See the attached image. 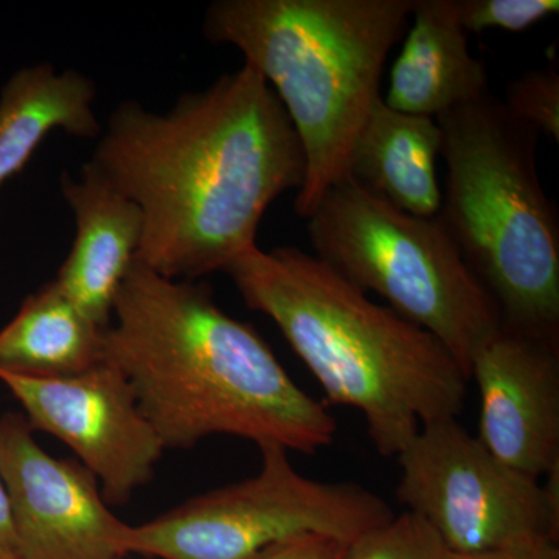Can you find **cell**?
Segmentation results:
<instances>
[{
    "mask_svg": "<svg viewBox=\"0 0 559 559\" xmlns=\"http://www.w3.org/2000/svg\"><path fill=\"white\" fill-rule=\"evenodd\" d=\"M60 183L75 221V238L55 282L108 329L114 300L142 245V213L90 164L79 176L62 173Z\"/></svg>",
    "mask_w": 559,
    "mask_h": 559,
    "instance_id": "obj_12",
    "label": "cell"
},
{
    "mask_svg": "<svg viewBox=\"0 0 559 559\" xmlns=\"http://www.w3.org/2000/svg\"><path fill=\"white\" fill-rule=\"evenodd\" d=\"M95 100L94 81L79 70L49 62L16 70L0 91V189L24 170L51 132L100 138Z\"/></svg>",
    "mask_w": 559,
    "mask_h": 559,
    "instance_id": "obj_15",
    "label": "cell"
},
{
    "mask_svg": "<svg viewBox=\"0 0 559 559\" xmlns=\"http://www.w3.org/2000/svg\"><path fill=\"white\" fill-rule=\"evenodd\" d=\"M447 554L433 530L404 511L349 544L344 559H447Z\"/></svg>",
    "mask_w": 559,
    "mask_h": 559,
    "instance_id": "obj_17",
    "label": "cell"
},
{
    "mask_svg": "<svg viewBox=\"0 0 559 559\" xmlns=\"http://www.w3.org/2000/svg\"><path fill=\"white\" fill-rule=\"evenodd\" d=\"M403 49L390 72V109L437 119L489 94L485 62L471 53L455 0H415Z\"/></svg>",
    "mask_w": 559,
    "mask_h": 559,
    "instance_id": "obj_13",
    "label": "cell"
},
{
    "mask_svg": "<svg viewBox=\"0 0 559 559\" xmlns=\"http://www.w3.org/2000/svg\"><path fill=\"white\" fill-rule=\"evenodd\" d=\"M447 182L436 216L506 325L559 340V215L540 134L491 92L437 117Z\"/></svg>",
    "mask_w": 559,
    "mask_h": 559,
    "instance_id": "obj_5",
    "label": "cell"
},
{
    "mask_svg": "<svg viewBox=\"0 0 559 559\" xmlns=\"http://www.w3.org/2000/svg\"><path fill=\"white\" fill-rule=\"evenodd\" d=\"M349 544L319 533L294 536L246 559H344Z\"/></svg>",
    "mask_w": 559,
    "mask_h": 559,
    "instance_id": "obj_20",
    "label": "cell"
},
{
    "mask_svg": "<svg viewBox=\"0 0 559 559\" xmlns=\"http://www.w3.org/2000/svg\"><path fill=\"white\" fill-rule=\"evenodd\" d=\"M559 340L500 323L474 348L477 439L511 468L543 479L559 465Z\"/></svg>",
    "mask_w": 559,
    "mask_h": 559,
    "instance_id": "obj_11",
    "label": "cell"
},
{
    "mask_svg": "<svg viewBox=\"0 0 559 559\" xmlns=\"http://www.w3.org/2000/svg\"><path fill=\"white\" fill-rule=\"evenodd\" d=\"M87 164L142 213L135 260L190 282L259 246L264 213L307 173L288 114L248 64L167 112L120 103Z\"/></svg>",
    "mask_w": 559,
    "mask_h": 559,
    "instance_id": "obj_1",
    "label": "cell"
},
{
    "mask_svg": "<svg viewBox=\"0 0 559 559\" xmlns=\"http://www.w3.org/2000/svg\"><path fill=\"white\" fill-rule=\"evenodd\" d=\"M460 25L466 33L527 32L559 11L558 0H455Z\"/></svg>",
    "mask_w": 559,
    "mask_h": 559,
    "instance_id": "obj_19",
    "label": "cell"
},
{
    "mask_svg": "<svg viewBox=\"0 0 559 559\" xmlns=\"http://www.w3.org/2000/svg\"><path fill=\"white\" fill-rule=\"evenodd\" d=\"M105 358L165 450L234 436L316 454L336 439L330 411L252 326L216 304L207 283L165 278L135 260L114 300Z\"/></svg>",
    "mask_w": 559,
    "mask_h": 559,
    "instance_id": "obj_2",
    "label": "cell"
},
{
    "mask_svg": "<svg viewBox=\"0 0 559 559\" xmlns=\"http://www.w3.org/2000/svg\"><path fill=\"white\" fill-rule=\"evenodd\" d=\"M24 415L0 418V476L22 559H120L128 524L81 463L39 447Z\"/></svg>",
    "mask_w": 559,
    "mask_h": 559,
    "instance_id": "obj_10",
    "label": "cell"
},
{
    "mask_svg": "<svg viewBox=\"0 0 559 559\" xmlns=\"http://www.w3.org/2000/svg\"><path fill=\"white\" fill-rule=\"evenodd\" d=\"M224 272L248 308L277 325L326 399L362 415L382 457H396L421 426L462 414L469 378L450 349L312 253L255 246Z\"/></svg>",
    "mask_w": 559,
    "mask_h": 559,
    "instance_id": "obj_3",
    "label": "cell"
},
{
    "mask_svg": "<svg viewBox=\"0 0 559 559\" xmlns=\"http://www.w3.org/2000/svg\"><path fill=\"white\" fill-rule=\"evenodd\" d=\"M395 459L396 499L448 554L559 543V465L540 484L500 462L459 418L421 426Z\"/></svg>",
    "mask_w": 559,
    "mask_h": 559,
    "instance_id": "obj_8",
    "label": "cell"
},
{
    "mask_svg": "<svg viewBox=\"0 0 559 559\" xmlns=\"http://www.w3.org/2000/svg\"><path fill=\"white\" fill-rule=\"evenodd\" d=\"M0 382L20 401L33 429L75 452L108 506H124L153 477L164 444L140 411L130 382L108 359L70 377L0 371Z\"/></svg>",
    "mask_w": 559,
    "mask_h": 559,
    "instance_id": "obj_9",
    "label": "cell"
},
{
    "mask_svg": "<svg viewBox=\"0 0 559 559\" xmlns=\"http://www.w3.org/2000/svg\"><path fill=\"white\" fill-rule=\"evenodd\" d=\"M511 116L516 117L540 135L559 140V73L557 66L527 70L511 81L502 102Z\"/></svg>",
    "mask_w": 559,
    "mask_h": 559,
    "instance_id": "obj_18",
    "label": "cell"
},
{
    "mask_svg": "<svg viewBox=\"0 0 559 559\" xmlns=\"http://www.w3.org/2000/svg\"><path fill=\"white\" fill-rule=\"evenodd\" d=\"M447 559H559V544H540V546L473 555L447 554Z\"/></svg>",
    "mask_w": 559,
    "mask_h": 559,
    "instance_id": "obj_21",
    "label": "cell"
},
{
    "mask_svg": "<svg viewBox=\"0 0 559 559\" xmlns=\"http://www.w3.org/2000/svg\"><path fill=\"white\" fill-rule=\"evenodd\" d=\"M260 451L255 476L197 496L145 524L128 525L127 555L246 559L307 533L352 544L396 516L381 496L362 485L310 479L277 444Z\"/></svg>",
    "mask_w": 559,
    "mask_h": 559,
    "instance_id": "obj_7",
    "label": "cell"
},
{
    "mask_svg": "<svg viewBox=\"0 0 559 559\" xmlns=\"http://www.w3.org/2000/svg\"><path fill=\"white\" fill-rule=\"evenodd\" d=\"M0 559H22L2 476H0Z\"/></svg>",
    "mask_w": 559,
    "mask_h": 559,
    "instance_id": "obj_22",
    "label": "cell"
},
{
    "mask_svg": "<svg viewBox=\"0 0 559 559\" xmlns=\"http://www.w3.org/2000/svg\"><path fill=\"white\" fill-rule=\"evenodd\" d=\"M307 221L316 259L433 334L469 378L474 348L502 318L439 219L393 209L345 178Z\"/></svg>",
    "mask_w": 559,
    "mask_h": 559,
    "instance_id": "obj_6",
    "label": "cell"
},
{
    "mask_svg": "<svg viewBox=\"0 0 559 559\" xmlns=\"http://www.w3.org/2000/svg\"><path fill=\"white\" fill-rule=\"evenodd\" d=\"M106 330L51 280L22 301L0 330V371L47 378L79 374L105 360Z\"/></svg>",
    "mask_w": 559,
    "mask_h": 559,
    "instance_id": "obj_16",
    "label": "cell"
},
{
    "mask_svg": "<svg viewBox=\"0 0 559 559\" xmlns=\"http://www.w3.org/2000/svg\"><path fill=\"white\" fill-rule=\"evenodd\" d=\"M440 156L436 119L390 109L381 98L349 153L347 178L393 209L436 218L441 207Z\"/></svg>",
    "mask_w": 559,
    "mask_h": 559,
    "instance_id": "obj_14",
    "label": "cell"
},
{
    "mask_svg": "<svg viewBox=\"0 0 559 559\" xmlns=\"http://www.w3.org/2000/svg\"><path fill=\"white\" fill-rule=\"evenodd\" d=\"M415 0H216L202 32L245 57L299 135L307 173L294 209L308 219L347 178L349 153L374 105L390 50Z\"/></svg>",
    "mask_w": 559,
    "mask_h": 559,
    "instance_id": "obj_4",
    "label": "cell"
}]
</instances>
